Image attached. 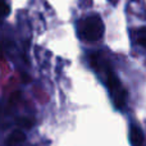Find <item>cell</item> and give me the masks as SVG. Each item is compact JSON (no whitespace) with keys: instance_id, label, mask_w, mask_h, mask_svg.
Wrapping results in <instances>:
<instances>
[{"instance_id":"obj_3","label":"cell","mask_w":146,"mask_h":146,"mask_svg":"<svg viewBox=\"0 0 146 146\" xmlns=\"http://www.w3.org/2000/svg\"><path fill=\"white\" fill-rule=\"evenodd\" d=\"M129 140H131L132 146H142L144 145V133L141 128L137 126H132L129 129Z\"/></svg>"},{"instance_id":"obj_7","label":"cell","mask_w":146,"mask_h":146,"mask_svg":"<svg viewBox=\"0 0 146 146\" xmlns=\"http://www.w3.org/2000/svg\"><path fill=\"white\" fill-rule=\"evenodd\" d=\"M139 44L146 49V28L141 30V36L139 37Z\"/></svg>"},{"instance_id":"obj_2","label":"cell","mask_w":146,"mask_h":146,"mask_svg":"<svg viewBox=\"0 0 146 146\" xmlns=\"http://www.w3.org/2000/svg\"><path fill=\"white\" fill-rule=\"evenodd\" d=\"M106 76H108V87L110 90L111 95H113V100H114V105L118 109H122L126 104V99H127V91L122 87L119 80L117 78V76L109 68H106Z\"/></svg>"},{"instance_id":"obj_1","label":"cell","mask_w":146,"mask_h":146,"mask_svg":"<svg viewBox=\"0 0 146 146\" xmlns=\"http://www.w3.org/2000/svg\"><path fill=\"white\" fill-rule=\"evenodd\" d=\"M81 36L83 40L95 42L103 38L104 36V23L98 14L87 17L81 25Z\"/></svg>"},{"instance_id":"obj_5","label":"cell","mask_w":146,"mask_h":146,"mask_svg":"<svg viewBox=\"0 0 146 146\" xmlns=\"http://www.w3.org/2000/svg\"><path fill=\"white\" fill-rule=\"evenodd\" d=\"M9 14V7H8L5 0H0V21L4 19Z\"/></svg>"},{"instance_id":"obj_4","label":"cell","mask_w":146,"mask_h":146,"mask_svg":"<svg viewBox=\"0 0 146 146\" xmlns=\"http://www.w3.org/2000/svg\"><path fill=\"white\" fill-rule=\"evenodd\" d=\"M25 141H26V135L23 133L22 131H14V132H12V135H10L9 137H8L7 144L9 146H14V145L22 144V142H25Z\"/></svg>"},{"instance_id":"obj_8","label":"cell","mask_w":146,"mask_h":146,"mask_svg":"<svg viewBox=\"0 0 146 146\" xmlns=\"http://www.w3.org/2000/svg\"><path fill=\"white\" fill-rule=\"evenodd\" d=\"M109 1H110V3H111V4H114V5H115V4H117V3H118V0H109Z\"/></svg>"},{"instance_id":"obj_6","label":"cell","mask_w":146,"mask_h":146,"mask_svg":"<svg viewBox=\"0 0 146 146\" xmlns=\"http://www.w3.org/2000/svg\"><path fill=\"white\" fill-rule=\"evenodd\" d=\"M18 123H19L22 127H25V128H31L32 124H33V122L30 121L28 118H19L18 119Z\"/></svg>"}]
</instances>
